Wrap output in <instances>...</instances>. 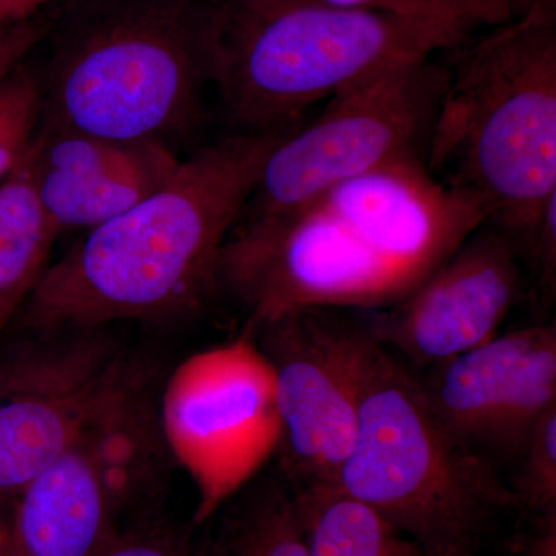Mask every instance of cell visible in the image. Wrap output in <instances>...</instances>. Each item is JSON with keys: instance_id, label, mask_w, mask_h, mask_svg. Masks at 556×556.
Instances as JSON below:
<instances>
[{"instance_id": "17", "label": "cell", "mask_w": 556, "mask_h": 556, "mask_svg": "<svg viewBox=\"0 0 556 556\" xmlns=\"http://www.w3.org/2000/svg\"><path fill=\"white\" fill-rule=\"evenodd\" d=\"M295 496L305 518L309 556H405L408 540L364 504L334 490Z\"/></svg>"}, {"instance_id": "1", "label": "cell", "mask_w": 556, "mask_h": 556, "mask_svg": "<svg viewBox=\"0 0 556 556\" xmlns=\"http://www.w3.org/2000/svg\"><path fill=\"white\" fill-rule=\"evenodd\" d=\"M302 123L240 131L179 161L148 199L90 229L27 294L24 321L42 334L199 309L218 287L222 249L278 142Z\"/></svg>"}, {"instance_id": "12", "label": "cell", "mask_w": 556, "mask_h": 556, "mask_svg": "<svg viewBox=\"0 0 556 556\" xmlns=\"http://www.w3.org/2000/svg\"><path fill=\"white\" fill-rule=\"evenodd\" d=\"M519 248L482 225L393 305L362 311L372 339L431 367L495 338L521 292Z\"/></svg>"}, {"instance_id": "5", "label": "cell", "mask_w": 556, "mask_h": 556, "mask_svg": "<svg viewBox=\"0 0 556 556\" xmlns=\"http://www.w3.org/2000/svg\"><path fill=\"white\" fill-rule=\"evenodd\" d=\"M321 490L371 508L430 556H477L500 519L521 511L514 489L441 422L419 379L375 339L353 448Z\"/></svg>"}, {"instance_id": "28", "label": "cell", "mask_w": 556, "mask_h": 556, "mask_svg": "<svg viewBox=\"0 0 556 556\" xmlns=\"http://www.w3.org/2000/svg\"><path fill=\"white\" fill-rule=\"evenodd\" d=\"M508 5V9L511 10V13L515 16H519V14L525 13V11L532 9L536 3L543 2V0H503Z\"/></svg>"}, {"instance_id": "27", "label": "cell", "mask_w": 556, "mask_h": 556, "mask_svg": "<svg viewBox=\"0 0 556 556\" xmlns=\"http://www.w3.org/2000/svg\"><path fill=\"white\" fill-rule=\"evenodd\" d=\"M0 503V556H9L11 551L10 517H7Z\"/></svg>"}, {"instance_id": "24", "label": "cell", "mask_w": 556, "mask_h": 556, "mask_svg": "<svg viewBox=\"0 0 556 556\" xmlns=\"http://www.w3.org/2000/svg\"><path fill=\"white\" fill-rule=\"evenodd\" d=\"M526 251L540 270V287L554 291L556 276V197L548 201Z\"/></svg>"}, {"instance_id": "29", "label": "cell", "mask_w": 556, "mask_h": 556, "mask_svg": "<svg viewBox=\"0 0 556 556\" xmlns=\"http://www.w3.org/2000/svg\"><path fill=\"white\" fill-rule=\"evenodd\" d=\"M16 303L11 302H0V332L5 328L7 321L10 320V317L13 316L14 311L17 309Z\"/></svg>"}, {"instance_id": "3", "label": "cell", "mask_w": 556, "mask_h": 556, "mask_svg": "<svg viewBox=\"0 0 556 556\" xmlns=\"http://www.w3.org/2000/svg\"><path fill=\"white\" fill-rule=\"evenodd\" d=\"M211 80L241 131L300 123L303 110L481 31L464 21L324 0H204Z\"/></svg>"}, {"instance_id": "19", "label": "cell", "mask_w": 556, "mask_h": 556, "mask_svg": "<svg viewBox=\"0 0 556 556\" xmlns=\"http://www.w3.org/2000/svg\"><path fill=\"white\" fill-rule=\"evenodd\" d=\"M39 76L22 62L0 80V181L20 166L42 115Z\"/></svg>"}, {"instance_id": "15", "label": "cell", "mask_w": 556, "mask_h": 556, "mask_svg": "<svg viewBox=\"0 0 556 556\" xmlns=\"http://www.w3.org/2000/svg\"><path fill=\"white\" fill-rule=\"evenodd\" d=\"M36 192L58 233L93 229L156 192L179 166L169 146L42 126L30 146Z\"/></svg>"}, {"instance_id": "13", "label": "cell", "mask_w": 556, "mask_h": 556, "mask_svg": "<svg viewBox=\"0 0 556 556\" xmlns=\"http://www.w3.org/2000/svg\"><path fill=\"white\" fill-rule=\"evenodd\" d=\"M430 368L420 387L453 434L473 448H522L536 420L556 407V325L495 336Z\"/></svg>"}, {"instance_id": "31", "label": "cell", "mask_w": 556, "mask_h": 556, "mask_svg": "<svg viewBox=\"0 0 556 556\" xmlns=\"http://www.w3.org/2000/svg\"><path fill=\"white\" fill-rule=\"evenodd\" d=\"M9 556H17V555L14 554L13 548H11Z\"/></svg>"}, {"instance_id": "20", "label": "cell", "mask_w": 556, "mask_h": 556, "mask_svg": "<svg viewBox=\"0 0 556 556\" xmlns=\"http://www.w3.org/2000/svg\"><path fill=\"white\" fill-rule=\"evenodd\" d=\"M525 460L511 486L522 511L533 517L556 511V407L536 420L525 447Z\"/></svg>"}, {"instance_id": "2", "label": "cell", "mask_w": 556, "mask_h": 556, "mask_svg": "<svg viewBox=\"0 0 556 556\" xmlns=\"http://www.w3.org/2000/svg\"><path fill=\"white\" fill-rule=\"evenodd\" d=\"M478 33L444 51L426 167L521 251L556 197V0Z\"/></svg>"}, {"instance_id": "4", "label": "cell", "mask_w": 556, "mask_h": 556, "mask_svg": "<svg viewBox=\"0 0 556 556\" xmlns=\"http://www.w3.org/2000/svg\"><path fill=\"white\" fill-rule=\"evenodd\" d=\"M43 40V126L164 144L199 126L212 84L204 0H70Z\"/></svg>"}, {"instance_id": "23", "label": "cell", "mask_w": 556, "mask_h": 556, "mask_svg": "<svg viewBox=\"0 0 556 556\" xmlns=\"http://www.w3.org/2000/svg\"><path fill=\"white\" fill-rule=\"evenodd\" d=\"M98 556H190L177 536L161 529H138L118 535Z\"/></svg>"}, {"instance_id": "6", "label": "cell", "mask_w": 556, "mask_h": 556, "mask_svg": "<svg viewBox=\"0 0 556 556\" xmlns=\"http://www.w3.org/2000/svg\"><path fill=\"white\" fill-rule=\"evenodd\" d=\"M438 56L336 94L313 123L281 139L244 207L248 218L295 211L340 182L387 164H426L448 80Z\"/></svg>"}, {"instance_id": "11", "label": "cell", "mask_w": 556, "mask_h": 556, "mask_svg": "<svg viewBox=\"0 0 556 556\" xmlns=\"http://www.w3.org/2000/svg\"><path fill=\"white\" fill-rule=\"evenodd\" d=\"M152 450L137 393L87 430L14 497L11 548L17 556H98L119 533L115 515Z\"/></svg>"}, {"instance_id": "10", "label": "cell", "mask_w": 556, "mask_h": 556, "mask_svg": "<svg viewBox=\"0 0 556 556\" xmlns=\"http://www.w3.org/2000/svg\"><path fill=\"white\" fill-rule=\"evenodd\" d=\"M93 331L0 364V503L139 393L127 362Z\"/></svg>"}, {"instance_id": "7", "label": "cell", "mask_w": 556, "mask_h": 556, "mask_svg": "<svg viewBox=\"0 0 556 556\" xmlns=\"http://www.w3.org/2000/svg\"><path fill=\"white\" fill-rule=\"evenodd\" d=\"M416 285L318 201L248 218L219 255L218 287L247 311L248 336L295 311L386 308Z\"/></svg>"}, {"instance_id": "18", "label": "cell", "mask_w": 556, "mask_h": 556, "mask_svg": "<svg viewBox=\"0 0 556 556\" xmlns=\"http://www.w3.org/2000/svg\"><path fill=\"white\" fill-rule=\"evenodd\" d=\"M219 556H309L295 493L273 489L249 504L225 533Z\"/></svg>"}, {"instance_id": "8", "label": "cell", "mask_w": 556, "mask_h": 556, "mask_svg": "<svg viewBox=\"0 0 556 556\" xmlns=\"http://www.w3.org/2000/svg\"><path fill=\"white\" fill-rule=\"evenodd\" d=\"M164 439L199 490L206 519L277 452L273 367L248 334L186 358L163 394Z\"/></svg>"}, {"instance_id": "22", "label": "cell", "mask_w": 556, "mask_h": 556, "mask_svg": "<svg viewBox=\"0 0 556 556\" xmlns=\"http://www.w3.org/2000/svg\"><path fill=\"white\" fill-rule=\"evenodd\" d=\"M50 13L40 11L30 20L0 28V80L9 76L46 38Z\"/></svg>"}, {"instance_id": "25", "label": "cell", "mask_w": 556, "mask_h": 556, "mask_svg": "<svg viewBox=\"0 0 556 556\" xmlns=\"http://www.w3.org/2000/svg\"><path fill=\"white\" fill-rule=\"evenodd\" d=\"M535 519V529L519 556H556V511Z\"/></svg>"}, {"instance_id": "30", "label": "cell", "mask_w": 556, "mask_h": 556, "mask_svg": "<svg viewBox=\"0 0 556 556\" xmlns=\"http://www.w3.org/2000/svg\"><path fill=\"white\" fill-rule=\"evenodd\" d=\"M405 556H430L427 554H424L422 551H420L419 547L415 546V544L409 543L407 544V551H405Z\"/></svg>"}, {"instance_id": "26", "label": "cell", "mask_w": 556, "mask_h": 556, "mask_svg": "<svg viewBox=\"0 0 556 556\" xmlns=\"http://www.w3.org/2000/svg\"><path fill=\"white\" fill-rule=\"evenodd\" d=\"M54 0H0V28L39 14Z\"/></svg>"}, {"instance_id": "14", "label": "cell", "mask_w": 556, "mask_h": 556, "mask_svg": "<svg viewBox=\"0 0 556 556\" xmlns=\"http://www.w3.org/2000/svg\"><path fill=\"white\" fill-rule=\"evenodd\" d=\"M316 201L417 283L486 223L478 203L442 185L419 161L365 172Z\"/></svg>"}, {"instance_id": "16", "label": "cell", "mask_w": 556, "mask_h": 556, "mask_svg": "<svg viewBox=\"0 0 556 556\" xmlns=\"http://www.w3.org/2000/svg\"><path fill=\"white\" fill-rule=\"evenodd\" d=\"M58 236L36 192L28 149L20 166L0 181V302L21 305L43 273Z\"/></svg>"}, {"instance_id": "21", "label": "cell", "mask_w": 556, "mask_h": 556, "mask_svg": "<svg viewBox=\"0 0 556 556\" xmlns=\"http://www.w3.org/2000/svg\"><path fill=\"white\" fill-rule=\"evenodd\" d=\"M324 2L348 7V9L387 11L401 16L464 21L482 30L515 17L503 0H324Z\"/></svg>"}, {"instance_id": "9", "label": "cell", "mask_w": 556, "mask_h": 556, "mask_svg": "<svg viewBox=\"0 0 556 556\" xmlns=\"http://www.w3.org/2000/svg\"><path fill=\"white\" fill-rule=\"evenodd\" d=\"M342 309L295 311L251 336L276 378L277 452L295 493L329 489L357 433L362 378L372 338Z\"/></svg>"}]
</instances>
